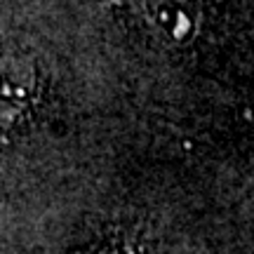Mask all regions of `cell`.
Returning <instances> with one entry per match:
<instances>
[{"mask_svg": "<svg viewBox=\"0 0 254 254\" xmlns=\"http://www.w3.org/2000/svg\"><path fill=\"white\" fill-rule=\"evenodd\" d=\"M33 71L24 59L0 50V139L26 116L33 101Z\"/></svg>", "mask_w": 254, "mask_h": 254, "instance_id": "6da1fadb", "label": "cell"}]
</instances>
